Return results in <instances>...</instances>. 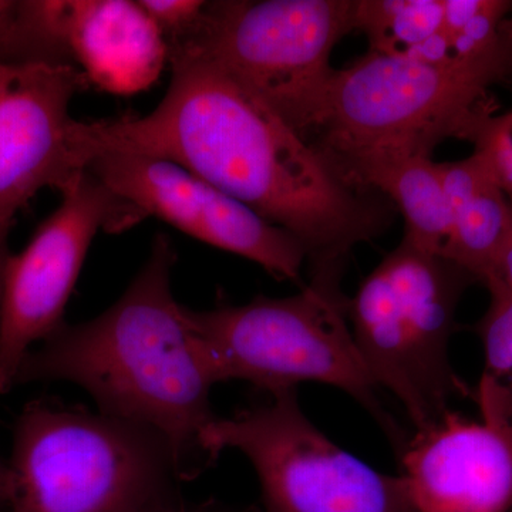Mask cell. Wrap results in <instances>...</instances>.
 I'll use <instances>...</instances> for the list:
<instances>
[{"label": "cell", "instance_id": "ac0fdd59", "mask_svg": "<svg viewBox=\"0 0 512 512\" xmlns=\"http://www.w3.org/2000/svg\"><path fill=\"white\" fill-rule=\"evenodd\" d=\"M164 36L168 49L185 42L200 25L204 0H137Z\"/></svg>", "mask_w": 512, "mask_h": 512}, {"label": "cell", "instance_id": "ba28073f", "mask_svg": "<svg viewBox=\"0 0 512 512\" xmlns=\"http://www.w3.org/2000/svg\"><path fill=\"white\" fill-rule=\"evenodd\" d=\"M208 461L237 450L254 467L258 512H414L402 477L370 467L303 413L296 389L214 420L201 434Z\"/></svg>", "mask_w": 512, "mask_h": 512}, {"label": "cell", "instance_id": "8fae6325", "mask_svg": "<svg viewBox=\"0 0 512 512\" xmlns=\"http://www.w3.org/2000/svg\"><path fill=\"white\" fill-rule=\"evenodd\" d=\"M480 419L448 410L399 451L414 512L512 511V396L481 377Z\"/></svg>", "mask_w": 512, "mask_h": 512}, {"label": "cell", "instance_id": "30bf717a", "mask_svg": "<svg viewBox=\"0 0 512 512\" xmlns=\"http://www.w3.org/2000/svg\"><path fill=\"white\" fill-rule=\"evenodd\" d=\"M87 170L144 220L156 217L188 237L255 262L279 281L301 284L308 255L299 239L181 165L106 153Z\"/></svg>", "mask_w": 512, "mask_h": 512}, {"label": "cell", "instance_id": "7a4b0ae2", "mask_svg": "<svg viewBox=\"0 0 512 512\" xmlns=\"http://www.w3.org/2000/svg\"><path fill=\"white\" fill-rule=\"evenodd\" d=\"M175 262L171 239L156 235L123 295L89 322L63 323L25 357L16 384L82 387L100 413L163 436L183 478L208 461L201 434L215 419L210 396L220 382L188 308L175 301Z\"/></svg>", "mask_w": 512, "mask_h": 512}, {"label": "cell", "instance_id": "52a82bcc", "mask_svg": "<svg viewBox=\"0 0 512 512\" xmlns=\"http://www.w3.org/2000/svg\"><path fill=\"white\" fill-rule=\"evenodd\" d=\"M356 0L208 2L171 55L207 57L265 101L303 138L325 116L333 49L355 30Z\"/></svg>", "mask_w": 512, "mask_h": 512}, {"label": "cell", "instance_id": "7402d4cb", "mask_svg": "<svg viewBox=\"0 0 512 512\" xmlns=\"http://www.w3.org/2000/svg\"><path fill=\"white\" fill-rule=\"evenodd\" d=\"M10 232L0 231V302H2L3 271L10 255L8 238Z\"/></svg>", "mask_w": 512, "mask_h": 512}, {"label": "cell", "instance_id": "5bb4252c", "mask_svg": "<svg viewBox=\"0 0 512 512\" xmlns=\"http://www.w3.org/2000/svg\"><path fill=\"white\" fill-rule=\"evenodd\" d=\"M343 180L375 188L397 205L406 221L403 241L447 259L451 244L450 207L439 163L431 156L397 148H377L333 163Z\"/></svg>", "mask_w": 512, "mask_h": 512}, {"label": "cell", "instance_id": "e0dca14e", "mask_svg": "<svg viewBox=\"0 0 512 512\" xmlns=\"http://www.w3.org/2000/svg\"><path fill=\"white\" fill-rule=\"evenodd\" d=\"M477 330L484 348L483 375L512 396V295H491L490 308Z\"/></svg>", "mask_w": 512, "mask_h": 512}, {"label": "cell", "instance_id": "ffe728a7", "mask_svg": "<svg viewBox=\"0 0 512 512\" xmlns=\"http://www.w3.org/2000/svg\"><path fill=\"white\" fill-rule=\"evenodd\" d=\"M483 284L490 295H512V235L498 252Z\"/></svg>", "mask_w": 512, "mask_h": 512}, {"label": "cell", "instance_id": "7c38bea8", "mask_svg": "<svg viewBox=\"0 0 512 512\" xmlns=\"http://www.w3.org/2000/svg\"><path fill=\"white\" fill-rule=\"evenodd\" d=\"M90 87L69 64L0 63V231L37 192H62L86 170L70 104Z\"/></svg>", "mask_w": 512, "mask_h": 512}, {"label": "cell", "instance_id": "603a6c76", "mask_svg": "<svg viewBox=\"0 0 512 512\" xmlns=\"http://www.w3.org/2000/svg\"><path fill=\"white\" fill-rule=\"evenodd\" d=\"M6 483H8V468L6 463L0 460V501L6 504Z\"/></svg>", "mask_w": 512, "mask_h": 512}, {"label": "cell", "instance_id": "d4e9b609", "mask_svg": "<svg viewBox=\"0 0 512 512\" xmlns=\"http://www.w3.org/2000/svg\"><path fill=\"white\" fill-rule=\"evenodd\" d=\"M512 512V511H511Z\"/></svg>", "mask_w": 512, "mask_h": 512}, {"label": "cell", "instance_id": "4fadbf2b", "mask_svg": "<svg viewBox=\"0 0 512 512\" xmlns=\"http://www.w3.org/2000/svg\"><path fill=\"white\" fill-rule=\"evenodd\" d=\"M33 13L53 60L103 92H144L168 63L164 36L137 0H35Z\"/></svg>", "mask_w": 512, "mask_h": 512}, {"label": "cell", "instance_id": "d6986e66", "mask_svg": "<svg viewBox=\"0 0 512 512\" xmlns=\"http://www.w3.org/2000/svg\"><path fill=\"white\" fill-rule=\"evenodd\" d=\"M0 63H30L22 0H0Z\"/></svg>", "mask_w": 512, "mask_h": 512}, {"label": "cell", "instance_id": "cb8c5ba5", "mask_svg": "<svg viewBox=\"0 0 512 512\" xmlns=\"http://www.w3.org/2000/svg\"><path fill=\"white\" fill-rule=\"evenodd\" d=\"M3 505H6V504H5V503H2V501H0V512H8V511H3V510H2Z\"/></svg>", "mask_w": 512, "mask_h": 512}, {"label": "cell", "instance_id": "277c9868", "mask_svg": "<svg viewBox=\"0 0 512 512\" xmlns=\"http://www.w3.org/2000/svg\"><path fill=\"white\" fill-rule=\"evenodd\" d=\"M348 303L340 286L311 281L288 298L258 296L188 315L218 382L242 380L268 393L301 383L336 387L376 420L399 453L409 436L377 396L350 330Z\"/></svg>", "mask_w": 512, "mask_h": 512}, {"label": "cell", "instance_id": "44dd1931", "mask_svg": "<svg viewBox=\"0 0 512 512\" xmlns=\"http://www.w3.org/2000/svg\"><path fill=\"white\" fill-rule=\"evenodd\" d=\"M144 512H198V511H191L188 510L187 507H184L183 504L180 503V501L177 500V498L173 495H170V497L164 498V500H161L160 503L154 504L153 507L148 508L147 511Z\"/></svg>", "mask_w": 512, "mask_h": 512}, {"label": "cell", "instance_id": "9a60e30c", "mask_svg": "<svg viewBox=\"0 0 512 512\" xmlns=\"http://www.w3.org/2000/svg\"><path fill=\"white\" fill-rule=\"evenodd\" d=\"M441 183L451 214L448 261L483 282L498 252L512 235V204L490 151L439 163Z\"/></svg>", "mask_w": 512, "mask_h": 512}, {"label": "cell", "instance_id": "8992f818", "mask_svg": "<svg viewBox=\"0 0 512 512\" xmlns=\"http://www.w3.org/2000/svg\"><path fill=\"white\" fill-rule=\"evenodd\" d=\"M512 76V63H431L370 52L336 70L313 144L330 164L397 148L431 156L448 137L476 143L493 119L487 92Z\"/></svg>", "mask_w": 512, "mask_h": 512}, {"label": "cell", "instance_id": "9c48e42d", "mask_svg": "<svg viewBox=\"0 0 512 512\" xmlns=\"http://www.w3.org/2000/svg\"><path fill=\"white\" fill-rule=\"evenodd\" d=\"M62 201L3 271L0 302V394L12 390L23 360L64 323V311L100 231L119 234L144 221L134 205L89 170L74 177Z\"/></svg>", "mask_w": 512, "mask_h": 512}, {"label": "cell", "instance_id": "3957f363", "mask_svg": "<svg viewBox=\"0 0 512 512\" xmlns=\"http://www.w3.org/2000/svg\"><path fill=\"white\" fill-rule=\"evenodd\" d=\"M6 468L8 512H144L180 478L157 431L46 402L20 413Z\"/></svg>", "mask_w": 512, "mask_h": 512}, {"label": "cell", "instance_id": "5b68a950", "mask_svg": "<svg viewBox=\"0 0 512 512\" xmlns=\"http://www.w3.org/2000/svg\"><path fill=\"white\" fill-rule=\"evenodd\" d=\"M476 281L454 262L402 241L348 303L353 339L377 387L426 429L468 389L450 362L461 295Z\"/></svg>", "mask_w": 512, "mask_h": 512}, {"label": "cell", "instance_id": "2e32d148", "mask_svg": "<svg viewBox=\"0 0 512 512\" xmlns=\"http://www.w3.org/2000/svg\"><path fill=\"white\" fill-rule=\"evenodd\" d=\"M443 20L444 0H356L355 28L379 55L412 57Z\"/></svg>", "mask_w": 512, "mask_h": 512}, {"label": "cell", "instance_id": "6da1fadb", "mask_svg": "<svg viewBox=\"0 0 512 512\" xmlns=\"http://www.w3.org/2000/svg\"><path fill=\"white\" fill-rule=\"evenodd\" d=\"M168 63L170 86L146 116L79 121L87 165L106 153L181 165L299 239L313 281L340 284L350 251L382 234L389 208L220 64L188 53Z\"/></svg>", "mask_w": 512, "mask_h": 512}]
</instances>
